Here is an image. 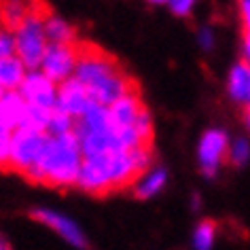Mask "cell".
Here are the masks:
<instances>
[{
    "instance_id": "obj_1",
    "label": "cell",
    "mask_w": 250,
    "mask_h": 250,
    "mask_svg": "<svg viewBox=\"0 0 250 250\" xmlns=\"http://www.w3.org/2000/svg\"><path fill=\"white\" fill-rule=\"evenodd\" d=\"M74 77L87 87L93 102L102 106H110L125 93L138 89L134 81L121 70L115 58L91 45L79 47V62L74 68Z\"/></svg>"
},
{
    "instance_id": "obj_2",
    "label": "cell",
    "mask_w": 250,
    "mask_h": 250,
    "mask_svg": "<svg viewBox=\"0 0 250 250\" xmlns=\"http://www.w3.org/2000/svg\"><path fill=\"white\" fill-rule=\"evenodd\" d=\"M81 166H83V153H81L77 134L70 132L60 138L49 136L39 164L26 172V178L32 183L62 187V189L77 187Z\"/></svg>"
},
{
    "instance_id": "obj_3",
    "label": "cell",
    "mask_w": 250,
    "mask_h": 250,
    "mask_svg": "<svg viewBox=\"0 0 250 250\" xmlns=\"http://www.w3.org/2000/svg\"><path fill=\"white\" fill-rule=\"evenodd\" d=\"M45 17L47 11H39L34 4H30L26 20L13 30L15 55L23 62L28 70H39L45 49L49 45L45 36Z\"/></svg>"
},
{
    "instance_id": "obj_4",
    "label": "cell",
    "mask_w": 250,
    "mask_h": 250,
    "mask_svg": "<svg viewBox=\"0 0 250 250\" xmlns=\"http://www.w3.org/2000/svg\"><path fill=\"white\" fill-rule=\"evenodd\" d=\"M49 136L45 132H36V129L20 127L11 134V159L9 167L26 176L28 170L39 164L41 153L47 145Z\"/></svg>"
},
{
    "instance_id": "obj_5",
    "label": "cell",
    "mask_w": 250,
    "mask_h": 250,
    "mask_svg": "<svg viewBox=\"0 0 250 250\" xmlns=\"http://www.w3.org/2000/svg\"><path fill=\"white\" fill-rule=\"evenodd\" d=\"M79 62V42L74 45H58V42H49L42 55L39 70L49 77L55 85L64 83L66 79L74 77V68Z\"/></svg>"
},
{
    "instance_id": "obj_6",
    "label": "cell",
    "mask_w": 250,
    "mask_h": 250,
    "mask_svg": "<svg viewBox=\"0 0 250 250\" xmlns=\"http://www.w3.org/2000/svg\"><path fill=\"white\" fill-rule=\"evenodd\" d=\"M229 155V138L223 129H208L197 146V159H199V170L204 176L214 178L221 170L223 161Z\"/></svg>"
},
{
    "instance_id": "obj_7",
    "label": "cell",
    "mask_w": 250,
    "mask_h": 250,
    "mask_svg": "<svg viewBox=\"0 0 250 250\" xmlns=\"http://www.w3.org/2000/svg\"><path fill=\"white\" fill-rule=\"evenodd\" d=\"M32 216L39 223L45 225V227L53 229L55 233H58L64 242L70 244V246L79 248V250H85L87 246H89L85 231L81 229L79 223H74L70 216L62 214V212H58V210H51V208H36L32 212Z\"/></svg>"
},
{
    "instance_id": "obj_8",
    "label": "cell",
    "mask_w": 250,
    "mask_h": 250,
    "mask_svg": "<svg viewBox=\"0 0 250 250\" xmlns=\"http://www.w3.org/2000/svg\"><path fill=\"white\" fill-rule=\"evenodd\" d=\"M26 104L41 106V108L53 110L58 106V85L49 77H45L41 70H28L21 87L17 89Z\"/></svg>"
},
{
    "instance_id": "obj_9",
    "label": "cell",
    "mask_w": 250,
    "mask_h": 250,
    "mask_svg": "<svg viewBox=\"0 0 250 250\" xmlns=\"http://www.w3.org/2000/svg\"><path fill=\"white\" fill-rule=\"evenodd\" d=\"M91 102L93 100L89 98L87 87L77 77H70L58 85V108L68 112L72 119H79Z\"/></svg>"
},
{
    "instance_id": "obj_10",
    "label": "cell",
    "mask_w": 250,
    "mask_h": 250,
    "mask_svg": "<svg viewBox=\"0 0 250 250\" xmlns=\"http://www.w3.org/2000/svg\"><path fill=\"white\" fill-rule=\"evenodd\" d=\"M145 108L146 106L142 102L138 89H136V91L125 93V96L119 98L117 102H112L108 106V115H110V121L115 127H132Z\"/></svg>"
},
{
    "instance_id": "obj_11",
    "label": "cell",
    "mask_w": 250,
    "mask_h": 250,
    "mask_svg": "<svg viewBox=\"0 0 250 250\" xmlns=\"http://www.w3.org/2000/svg\"><path fill=\"white\" fill-rule=\"evenodd\" d=\"M26 100L21 98L20 91H7L0 102V123L9 129V132H15L17 127L23 121V115H26Z\"/></svg>"
},
{
    "instance_id": "obj_12",
    "label": "cell",
    "mask_w": 250,
    "mask_h": 250,
    "mask_svg": "<svg viewBox=\"0 0 250 250\" xmlns=\"http://www.w3.org/2000/svg\"><path fill=\"white\" fill-rule=\"evenodd\" d=\"M227 91L233 102L248 106L250 104V64L240 62L231 68L229 81H227Z\"/></svg>"
},
{
    "instance_id": "obj_13",
    "label": "cell",
    "mask_w": 250,
    "mask_h": 250,
    "mask_svg": "<svg viewBox=\"0 0 250 250\" xmlns=\"http://www.w3.org/2000/svg\"><path fill=\"white\" fill-rule=\"evenodd\" d=\"M28 74V68L17 55H9V58L0 60V87L4 91H17Z\"/></svg>"
},
{
    "instance_id": "obj_14",
    "label": "cell",
    "mask_w": 250,
    "mask_h": 250,
    "mask_svg": "<svg viewBox=\"0 0 250 250\" xmlns=\"http://www.w3.org/2000/svg\"><path fill=\"white\" fill-rule=\"evenodd\" d=\"M166 183H167V172L164 167H151L134 183V195L138 199H151L157 193H161Z\"/></svg>"
},
{
    "instance_id": "obj_15",
    "label": "cell",
    "mask_w": 250,
    "mask_h": 250,
    "mask_svg": "<svg viewBox=\"0 0 250 250\" xmlns=\"http://www.w3.org/2000/svg\"><path fill=\"white\" fill-rule=\"evenodd\" d=\"M45 36L47 42H58V45H74L77 42V30L60 15L47 13L45 17Z\"/></svg>"
},
{
    "instance_id": "obj_16",
    "label": "cell",
    "mask_w": 250,
    "mask_h": 250,
    "mask_svg": "<svg viewBox=\"0 0 250 250\" xmlns=\"http://www.w3.org/2000/svg\"><path fill=\"white\" fill-rule=\"evenodd\" d=\"M0 11H2V23L7 30H13L26 20L30 4L26 0H0Z\"/></svg>"
},
{
    "instance_id": "obj_17",
    "label": "cell",
    "mask_w": 250,
    "mask_h": 250,
    "mask_svg": "<svg viewBox=\"0 0 250 250\" xmlns=\"http://www.w3.org/2000/svg\"><path fill=\"white\" fill-rule=\"evenodd\" d=\"M74 121L77 119H72L68 112L60 110L58 106L51 110V119H49V125H47V136H51V138H60V136H66L74 132Z\"/></svg>"
},
{
    "instance_id": "obj_18",
    "label": "cell",
    "mask_w": 250,
    "mask_h": 250,
    "mask_svg": "<svg viewBox=\"0 0 250 250\" xmlns=\"http://www.w3.org/2000/svg\"><path fill=\"white\" fill-rule=\"evenodd\" d=\"M49 119H51V110H49V108H41V106L28 104L26 115H23V121H21L20 127L36 129V132H45L47 134ZM20 127H17V129H20Z\"/></svg>"
},
{
    "instance_id": "obj_19",
    "label": "cell",
    "mask_w": 250,
    "mask_h": 250,
    "mask_svg": "<svg viewBox=\"0 0 250 250\" xmlns=\"http://www.w3.org/2000/svg\"><path fill=\"white\" fill-rule=\"evenodd\" d=\"M216 240V225L212 221H202L193 231V248L195 250H210Z\"/></svg>"
},
{
    "instance_id": "obj_20",
    "label": "cell",
    "mask_w": 250,
    "mask_h": 250,
    "mask_svg": "<svg viewBox=\"0 0 250 250\" xmlns=\"http://www.w3.org/2000/svg\"><path fill=\"white\" fill-rule=\"evenodd\" d=\"M229 161L233 166H244L250 159V145L244 138H237L229 145Z\"/></svg>"
},
{
    "instance_id": "obj_21",
    "label": "cell",
    "mask_w": 250,
    "mask_h": 250,
    "mask_svg": "<svg viewBox=\"0 0 250 250\" xmlns=\"http://www.w3.org/2000/svg\"><path fill=\"white\" fill-rule=\"evenodd\" d=\"M11 134L2 123H0V167H9L11 159Z\"/></svg>"
},
{
    "instance_id": "obj_22",
    "label": "cell",
    "mask_w": 250,
    "mask_h": 250,
    "mask_svg": "<svg viewBox=\"0 0 250 250\" xmlns=\"http://www.w3.org/2000/svg\"><path fill=\"white\" fill-rule=\"evenodd\" d=\"M9 55H15V39L13 32L7 28H0V60L9 58Z\"/></svg>"
},
{
    "instance_id": "obj_23",
    "label": "cell",
    "mask_w": 250,
    "mask_h": 250,
    "mask_svg": "<svg viewBox=\"0 0 250 250\" xmlns=\"http://www.w3.org/2000/svg\"><path fill=\"white\" fill-rule=\"evenodd\" d=\"M195 2L197 0H170L167 4H170L172 13L176 17H189L193 7H195Z\"/></svg>"
},
{
    "instance_id": "obj_24",
    "label": "cell",
    "mask_w": 250,
    "mask_h": 250,
    "mask_svg": "<svg viewBox=\"0 0 250 250\" xmlns=\"http://www.w3.org/2000/svg\"><path fill=\"white\" fill-rule=\"evenodd\" d=\"M240 20L244 32H250V0H240Z\"/></svg>"
},
{
    "instance_id": "obj_25",
    "label": "cell",
    "mask_w": 250,
    "mask_h": 250,
    "mask_svg": "<svg viewBox=\"0 0 250 250\" xmlns=\"http://www.w3.org/2000/svg\"><path fill=\"white\" fill-rule=\"evenodd\" d=\"M197 41H199V45H202L204 49L214 47V34H212V30H208V28H204L202 32L197 34Z\"/></svg>"
},
{
    "instance_id": "obj_26",
    "label": "cell",
    "mask_w": 250,
    "mask_h": 250,
    "mask_svg": "<svg viewBox=\"0 0 250 250\" xmlns=\"http://www.w3.org/2000/svg\"><path fill=\"white\" fill-rule=\"evenodd\" d=\"M242 53H244V62H246V64H250V32H244Z\"/></svg>"
},
{
    "instance_id": "obj_27",
    "label": "cell",
    "mask_w": 250,
    "mask_h": 250,
    "mask_svg": "<svg viewBox=\"0 0 250 250\" xmlns=\"http://www.w3.org/2000/svg\"><path fill=\"white\" fill-rule=\"evenodd\" d=\"M0 250H13V248H11V244H9L7 240H4L2 235H0Z\"/></svg>"
},
{
    "instance_id": "obj_28",
    "label": "cell",
    "mask_w": 250,
    "mask_h": 250,
    "mask_svg": "<svg viewBox=\"0 0 250 250\" xmlns=\"http://www.w3.org/2000/svg\"><path fill=\"white\" fill-rule=\"evenodd\" d=\"M146 2H151V4H167L170 0H146Z\"/></svg>"
},
{
    "instance_id": "obj_29",
    "label": "cell",
    "mask_w": 250,
    "mask_h": 250,
    "mask_svg": "<svg viewBox=\"0 0 250 250\" xmlns=\"http://www.w3.org/2000/svg\"><path fill=\"white\" fill-rule=\"evenodd\" d=\"M4 93H7V91H4V89H2V87H0V102H2V98H4Z\"/></svg>"
},
{
    "instance_id": "obj_30",
    "label": "cell",
    "mask_w": 250,
    "mask_h": 250,
    "mask_svg": "<svg viewBox=\"0 0 250 250\" xmlns=\"http://www.w3.org/2000/svg\"><path fill=\"white\" fill-rule=\"evenodd\" d=\"M0 28H4V23H2V11H0Z\"/></svg>"
},
{
    "instance_id": "obj_31",
    "label": "cell",
    "mask_w": 250,
    "mask_h": 250,
    "mask_svg": "<svg viewBox=\"0 0 250 250\" xmlns=\"http://www.w3.org/2000/svg\"><path fill=\"white\" fill-rule=\"evenodd\" d=\"M246 117H248V119H250V104H248V106H246Z\"/></svg>"
}]
</instances>
